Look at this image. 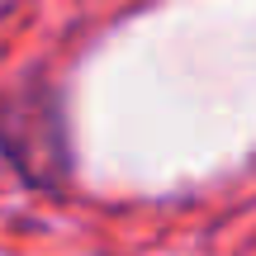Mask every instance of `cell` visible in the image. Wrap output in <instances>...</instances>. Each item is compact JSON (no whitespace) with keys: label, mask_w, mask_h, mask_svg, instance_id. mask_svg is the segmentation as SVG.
<instances>
[{"label":"cell","mask_w":256,"mask_h":256,"mask_svg":"<svg viewBox=\"0 0 256 256\" xmlns=\"http://www.w3.org/2000/svg\"><path fill=\"white\" fill-rule=\"evenodd\" d=\"M0 152L38 190H57L72 176L62 95L48 81H24L0 95Z\"/></svg>","instance_id":"6da1fadb"}]
</instances>
